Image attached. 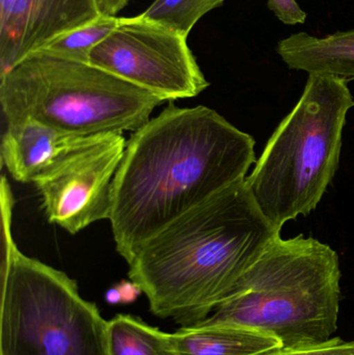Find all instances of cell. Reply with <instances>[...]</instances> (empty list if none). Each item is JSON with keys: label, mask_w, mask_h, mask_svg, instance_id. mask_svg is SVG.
<instances>
[{"label": "cell", "mask_w": 354, "mask_h": 355, "mask_svg": "<svg viewBox=\"0 0 354 355\" xmlns=\"http://www.w3.org/2000/svg\"><path fill=\"white\" fill-rule=\"evenodd\" d=\"M276 52L291 70L354 79V31L326 37L294 33L278 42Z\"/></svg>", "instance_id": "8fae6325"}, {"label": "cell", "mask_w": 354, "mask_h": 355, "mask_svg": "<svg viewBox=\"0 0 354 355\" xmlns=\"http://www.w3.org/2000/svg\"><path fill=\"white\" fill-rule=\"evenodd\" d=\"M353 106L348 80L309 74L301 99L268 139L245 183L278 231L317 208L338 171Z\"/></svg>", "instance_id": "277c9868"}, {"label": "cell", "mask_w": 354, "mask_h": 355, "mask_svg": "<svg viewBox=\"0 0 354 355\" xmlns=\"http://www.w3.org/2000/svg\"><path fill=\"white\" fill-rule=\"evenodd\" d=\"M108 352L109 355H180L170 334L129 315L108 321Z\"/></svg>", "instance_id": "4fadbf2b"}, {"label": "cell", "mask_w": 354, "mask_h": 355, "mask_svg": "<svg viewBox=\"0 0 354 355\" xmlns=\"http://www.w3.org/2000/svg\"><path fill=\"white\" fill-rule=\"evenodd\" d=\"M2 202L0 355H109L108 321L81 297L76 281L19 250L10 237L12 200Z\"/></svg>", "instance_id": "8992f818"}, {"label": "cell", "mask_w": 354, "mask_h": 355, "mask_svg": "<svg viewBox=\"0 0 354 355\" xmlns=\"http://www.w3.org/2000/svg\"><path fill=\"white\" fill-rule=\"evenodd\" d=\"M268 8L274 12L284 24H303L307 14L301 10L297 0H267Z\"/></svg>", "instance_id": "e0dca14e"}, {"label": "cell", "mask_w": 354, "mask_h": 355, "mask_svg": "<svg viewBox=\"0 0 354 355\" xmlns=\"http://www.w3.org/2000/svg\"><path fill=\"white\" fill-rule=\"evenodd\" d=\"M281 237L245 179L185 213L145 242L129 277L155 316L193 327L209 317Z\"/></svg>", "instance_id": "7a4b0ae2"}, {"label": "cell", "mask_w": 354, "mask_h": 355, "mask_svg": "<svg viewBox=\"0 0 354 355\" xmlns=\"http://www.w3.org/2000/svg\"><path fill=\"white\" fill-rule=\"evenodd\" d=\"M226 0H155L141 16L161 23L188 37L191 29L208 12Z\"/></svg>", "instance_id": "9a60e30c"}, {"label": "cell", "mask_w": 354, "mask_h": 355, "mask_svg": "<svg viewBox=\"0 0 354 355\" xmlns=\"http://www.w3.org/2000/svg\"><path fill=\"white\" fill-rule=\"evenodd\" d=\"M162 102L89 62L45 52L29 54L0 75L6 124L33 120L80 137L135 132Z\"/></svg>", "instance_id": "5b68a950"}, {"label": "cell", "mask_w": 354, "mask_h": 355, "mask_svg": "<svg viewBox=\"0 0 354 355\" xmlns=\"http://www.w3.org/2000/svg\"><path fill=\"white\" fill-rule=\"evenodd\" d=\"M118 21V17L101 16L85 26L57 37L39 51L89 64L91 50L116 29Z\"/></svg>", "instance_id": "5bb4252c"}, {"label": "cell", "mask_w": 354, "mask_h": 355, "mask_svg": "<svg viewBox=\"0 0 354 355\" xmlns=\"http://www.w3.org/2000/svg\"><path fill=\"white\" fill-rule=\"evenodd\" d=\"M126 146L122 133L97 135L35 182L48 221L75 235L109 219L112 181Z\"/></svg>", "instance_id": "ba28073f"}, {"label": "cell", "mask_w": 354, "mask_h": 355, "mask_svg": "<svg viewBox=\"0 0 354 355\" xmlns=\"http://www.w3.org/2000/svg\"><path fill=\"white\" fill-rule=\"evenodd\" d=\"M170 336L180 355H256L283 346L272 336L238 325L195 324Z\"/></svg>", "instance_id": "7c38bea8"}, {"label": "cell", "mask_w": 354, "mask_h": 355, "mask_svg": "<svg viewBox=\"0 0 354 355\" xmlns=\"http://www.w3.org/2000/svg\"><path fill=\"white\" fill-rule=\"evenodd\" d=\"M256 141L206 106L170 102L127 141L112 181L116 252L130 262L172 221L247 178Z\"/></svg>", "instance_id": "6da1fadb"}, {"label": "cell", "mask_w": 354, "mask_h": 355, "mask_svg": "<svg viewBox=\"0 0 354 355\" xmlns=\"http://www.w3.org/2000/svg\"><path fill=\"white\" fill-rule=\"evenodd\" d=\"M89 64L163 102L197 97L210 85L187 35L141 15L120 18L116 29L91 50Z\"/></svg>", "instance_id": "52a82bcc"}, {"label": "cell", "mask_w": 354, "mask_h": 355, "mask_svg": "<svg viewBox=\"0 0 354 355\" xmlns=\"http://www.w3.org/2000/svg\"><path fill=\"white\" fill-rule=\"evenodd\" d=\"M101 16L116 17L129 0H96Z\"/></svg>", "instance_id": "ac0fdd59"}, {"label": "cell", "mask_w": 354, "mask_h": 355, "mask_svg": "<svg viewBox=\"0 0 354 355\" xmlns=\"http://www.w3.org/2000/svg\"><path fill=\"white\" fill-rule=\"evenodd\" d=\"M340 261L313 237L278 238L201 325H238L285 347L324 343L338 329Z\"/></svg>", "instance_id": "3957f363"}, {"label": "cell", "mask_w": 354, "mask_h": 355, "mask_svg": "<svg viewBox=\"0 0 354 355\" xmlns=\"http://www.w3.org/2000/svg\"><path fill=\"white\" fill-rule=\"evenodd\" d=\"M100 17L96 0H0V75Z\"/></svg>", "instance_id": "9c48e42d"}, {"label": "cell", "mask_w": 354, "mask_h": 355, "mask_svg": "<svg viewBox=\"0 0 354 355\" xmlns=\"http://www.w3.org/2000/svg\"><path fill=\"white\" fill-rule=\"evenodd\" d=\"M256 355H354V341L334 337L324 343L276 348Z\"/></svg>", "instance_id": "2e32d148"}, {"label": "cell", "mask_w": 354, "mask_h": 355, "mask_svg": "<svg viewBox=\"0 0 354 355\" xmlns=\"http://www.w3.org/2000/svg\"><path fill=\"white\" fill-rule=\"evenodd\" d=\"M97 135L62 132L33 120L8 123L1 139V160L16 181L35 183Z\"/></svg>", "instance_id": "30bf717a"}, {"label": "cell", "mask_w": 354, "mask_h": 355, "mask_svg": "<svg viewBox=\"0 0 354 355\" xmlns=\"http://www.w3.org/2000/svg\"><path fill=\"white\" fill-rule=\"evenodd\" d=\"M106 300L109 302L110 304H118L120 300H122V295H121L120 290L118 287L110 289L109 291L106 293Z\"/></svg>", "instance_id": "d6986e66"}]
</instances>
